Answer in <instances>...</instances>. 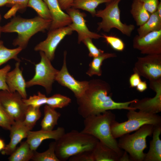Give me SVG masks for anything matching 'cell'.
<instances>
[{"mask_svg":"<svg viewBox=\"0 0 161 161\" xmlns=\"http://www.w3.org/2000/svg\"><path fill=\"white\" fill-rule=\"evenodd\" d=\"M11 68V66L9 64H7L3 68L0 69V90H7L9 91L6 82V78L7 74L10 71Z\"/></svg>","mask_w":161,"mask_h":161,"instance_id":"cell-39","label":"cell"},{"mask_svg":"<svg viewBox=\"0 0 161 161\" xmlns=\"http://www.w3.org/2000/svg\"><path fill=\"white\" fill-rule=\"evenodd\" d=\"M40 62L35 65V74L31 79L26 82L27 88L35 85L43 87L47 94L51 93L52 84L58 71L52 65L51 61L44 52L39 51Z\"/></svg>","mask_w":161,"mask_h":161,"instance_id":"cell-8","label":"cell"},{"mask_svg":"<svg viewBox=\"0 0 161 161\" xmlns=\"http://www.w3.org/2000/svg\"><path fill=\"white\" fill-rule=\"evenodd\" d=\"M140 75L136 72L131 75L129 77V82L131 88L136 87L141 80Z\"/></svg>","mask_w":161,"mask_h":161,"instance_id":"cell-41","label":"cell"},{"mask_svg":"<svg viewBox=\"0 0 161 161\" xmlns=\"http://www.w3.org/2000/svg\"><path fill=\"white\" fill-rule=\"evenodd\" d=\"M1 16L0 13V22L1 21ZM2 32L1 31V26L0 25V38L1 36V33Z\"/></svg>","mask_w":161,"mask_h":161,"instance_id":"cell-48","label":"cell"},{"mask_svg":"<svg viewBox=\"0 0 161 161\" xmlns=\"http://www.w3.org/2000/svg\"><path fill=\"white\" fill-rule=\"evenodd\" d=\"M5 145L4 140L0 138V151H1L4 148Z\"/></svg>","mask_w":161,"mask_h":161,"instance_id":"cell-45","label":"cell"},{"mask_svg":"<svg viewBox=\"0 0 161 161\" xmlns=\"http://www.w3.org/2000/svg\"><path fill=\"white\" fill-rule=\"evenodd\" d=\"M27 7L33 8L40 17L46 19L52 20L49 10L43 0H29Z\"/></svg>","mask_w":161,"mask_h":161,"instance_id":"cell-30","label":"cell"},{"mask_svg":"<svg viewBox=\"0 0 161 161\" xmlns=\"http://www.w3.org/2000/svg\"><path fill=\"white\" fill-rule=\"evenodd\" d=\"M130 12L137 25L139 27L148 20L151 14L139 0H133Z\"/></svg>","mask_w":161,"mask_h":161,"instance_id":"cell-23","label":"cell"},{"mask_svg":"<svg viewBox=\"0 0 161 161\" xmlns=\"http://www.w3.org/2000/svg\"><path fill=\"white\" fill-rule=\"evenodd\" d=\"M136 89L140 92H143L147 88V85L146 81L141 80L136 86Z\"/></svg>","mask_w":161,"mask_h":161,"instance_id":"cell-43","label":"cell"},{"mask_svg":"<svg viewBox=\"0 0 161 161\" xmlns=\"http://www.w3.org/2000/svg\"><path fill=\"white\" fill-rule=\"evenodd\" d=\"M17 92H11L0 90V103L5 111L15 121H23L28 106Z\"/></svg>","mask_w":161,"mask_h":161,"instance_id":"cell-10","label":"cell"},{"mask_svg":"<svg viewBox=\"0 0 161 161\" xmlns=\"http://www.w3.org/2000/svg\"><path fill=\"white\" fill-rule=\"evenodd\" d=\"M159 17L161 18V2L160 1L157 7L156 11Z\"/></svg>","mask_w":161,"mask_h":161,"instance_id":"cell-46","label":"cell"},{"mask_svg":"<svg viewBox=\"0 0 161 161\" xmlns=\"http://www.w3.org/2000/svg\"><path fill=\"white\" fill-rule=\"evenodd\" d=\"M31 130L24 124L23 121H15L10 130V140L1 151L2 154L10 155L15 150L18 144L27 138L29 131Z\"/></svg>","mask_w":161,"mask_h":161,"instance_id":"cell-17","label":"cell"},{"mask_svg":"<svg viewBox=\"0 0 161 161\" xmlns=\"http://www.w3.org/2000/svg\"><path fill=\"white\" fill-rule=\"evenodd\" d=\"M47 97L40 92L37 95L30 96L28 98L23 99V100L27 106H31L35 108H40L41 106L46 104Z\"/></svg>","mask_w":161,"mask_h":161,"instance_id":"cell-34","label":"cell"},{"mask_svg":"<svg viewBox=\"0 0 161 161\" xmlns=\"http://www.w3.org/2000/svg\"><path fill=\"white\" fill-rule=\"evenodd\" d=\"M61 114L55 109L45 104L44 108V116L41 123V130L50 131L57 125Z\"/></svg>","mask_w":161,"mask_h":161,"instance_id":"cell-22","label":"cell"},{"mask_svg":"<svg viewBox=\"0 0 161 161\" xmlns=\"http://www.w3.org/2000/svg\"><path fill=\"white\" fill-rule=\"evenodd\" d=\"M102 37L105 38L107 44L113 49L119 52L123 51L125 48V44L122 39L113 35L103 34Z\"/></svg>","mask_w":161,"mask_h":161,"instance_id":"cell-35","label":"cell"},{"mask_svg":"<svg viewBox=\"0 0 161 161\" xmlns=\"http://www.w3.org/2000/svg\"><path fill=\"white\" fill-rule=\"evenodd\" d=\"M117 56L114 53H103L97 57L93 58L89 64V67L86 74L89 76L94 75L101 76L102 74L101 66L105 60Z\"/></svg>","mask_w":161,"mask_h":161,"instance_id":"cell-26","label":"cell"},{"mask_svg":"<svg viewBox=\"0 0 161 161\" xmlns=\"http://www.w3.org/2000/svg\"><path fill=\"white\" fill-rule=\"evenodd\" d=\"M22 50L19 47L13 49L8 48L4 46L3 41L0 40V66L11 59L20 61L18 55Z\"/></svg>","mask_w":161,"mask_h":161,"instance_id":"cell-28","label":"cell"},{"mask_svg":"<svg viewBox=\"0 0 161 161\" xmlns=\"http://www.w3.org/2000/svg\"><path fill=\"white\" fill-rule=\"evenodd\" d=\"M66 10L72 21V23L69 26L73 31H76L78 33V43L80 44L84 39L88 38L98 39L102 37V35L91 32L88 29L84 18L86 15L84 13L72 7Z\"/></svg>","mask_w":161,"mask_h":161,"instance_id":"cell-15","label":"cell"},{"mask_svg":"<svg viewBox=\"0 0 161 161\" xmlns=\"http://www.w3.org/2000/svg\"><path fill=\"white\" fill-rule=\"evenodd\" d=\"M71 101L69 97L59 94L47 97L46 104L53 109L62 108L68 106Z\"/></svg>","mask_w":161,"mask_h":161,"instance_id":"cell-32","label":"cell"},{"mask_svg":"<svg viewBox=\"0 0 161 161\" xmlns=\"http://www.w3.org/2000/svg\"><path fill=\"white\" fill-rule=\"evenodd\" d=\"M73 31L69 26L49 30L47 38L37 44L34 48L36 51H42L51 61L55 58L56 49L61 41Z\"/></svg>","mask_w":161,"mask_h":161,"instance_id":"cell-11","label":"cell"},{"mask_svg":"<svg viewBox=\"0 0 161 161\" xmlns=\"http://www.w3.org/2000/svg\"><path fill=\"white\" fill-rule=\"evenodd\" d=\"M66 52L65 51L63 65L57 74L55 81L71 90L76 98H78L84 94L88 88L89 81L77 80L70 74L66 66Z\"/></svg>","mask_w":161,"mask_h":161,"instance_id":"cell-13","label":"cell"},{"mask_svg":"<svg viewBox=\"0 0 161 161\" xmlns=\"http://www.w3.org/2000/svg\"><path fill=\"white\" fill-rule=\"evenodd\" d=\"M14 120L5 111L0 103V127L10 131Z\"/></svg>","mask_w":161,"mask_h":161,"instance_id":"cell-36","label":"cell"},{"mask_svg":"<svg viewBox=\"0 0 161 161\" xmlns=\"http://www.w3.org/2000/svg\"><path fill=\"white\" fill-rule=\"evenodd\" d=\"M112 95L110 86L105 81L99 79L89 81L88 88L84 94L77 98L78 113L84 118L110 110H136L129 106L136 99L117 102L112 99Z\"/></svg>","mask_w":161,"mask_h":161,"instance_id":"cell-1","label":"cell"},{"mask_svg":"<svg viewBox=\"0 0 161 161\" xmlns=\"http://www.w3.org/2000/svg\"><path fill=\"white\" fill-rule=\"evenodd\" d=\"M161 125L154 126L152 133L153 139L150 141L149 149L145 154L144 161H161Z\"/></svg>","mask_w":161,"mask_h":161,"instance_id":"cell-21","label":"cell"},{"mask_svg":"<svg viewBox=\"0 0 161 161\" xmlns=\"http://www.w3.org/2000/svg\"><path fill=\"white\" fill-rule=\"evenodd\" d=\"M51 20L44 19L38 16L27 19L15 17L9 22L1 27L2 32H16L18 35L13 44L24 49L27 47L31 38L40 32L49 30Z\"/></svg>","mask_w":161,"mask_h":161,"instance_id":"cell-2","label":"cell"},{"mask_svg":"<svg viewBox=\"0 0 161 161\" xmlns=\"http://www.w3.org/2000/svg\"><path fill=\"white\" fill-rule=\"evenodd\" d=\"M8 3V0H0V7L7 5Z\"/></svg>","mask_w":161,"mask_h":161,"instance_id":"cell-47","label":"cell"},{"mask_svg":"<svg viewBox=\"0 0 161 161\" xmlns=\"http://www.w3.org/2000/svg\"><path fill=\"white\" fill-rule=\"evenodd\" d=\"M133 70L149 81L161 80V54L138 57Z\"/></svg>","mask_w":161,"mask_h":161,"instance_id":"cell-9","label":"cell"},{"mask_svg":"<svg viewBox=\"0 0 161 161\" xmlns=\"http://www.w3.org/2000/svg\"><path fill=\"white\" fill-rule=\"evenodd\" d=\"M133 47L143 54H161V30L141 37L135 35L133 40Z\"/></svg>","mask_w":161,"mask_h":161,"instance_id":"cell-14","label":"cell"},{"mask_svg":"<svg viewBox=\"0 0 161 161\" xmlns=\"http://www.w3.org/2000/svg\"><path fill=\"white\" fill-rule=\"evenodd\" d=\"M55 143L53 142L49 145L48 148L42 152L34 151L31 160L34 161H60L55 152Z\"/></svg>","mask_w":161,"mask_h":161,"instance_id":"cell-29","label":"cell"},{"mask_svg":"<svg viewBox=\"0 0 161 161\" xmlns=\"http://www.w3.org/2000/svg\"><path fill=\"white\" fill-rule=\"evenodd\" d=\"M20 61H17L14 69L7 73L6 82L9 91L18 92L23 99L27 98L26 84L22 75V70L20 68Z\"/></svg>","mask_w":161,"mask_h":161,"instance_id":"cell-16","label":"cell"},{"mask_svg":"<svg viewBox=\"0 0 161 161\" xmlns=\"http://www.w3.org/2000/svg\"><path fill=\"white\" fill-rule=\"evenodd\" d=\"M41 115L40 108L28 106L23 122L25 125L31 130L41 117Z\"/></svg>","mask_w":161,"mask_h":161,"instance_id":"cell-31","label":"cell"},{"mask_svg":"<svg viewBox=\"0 0 161 161\" xmlns=\"http://www.w3.org/2000/svg\"><path fill=\"white\" fill-rule=\"evenodd\" d=\"M65 132L64 128L58 127L55 130L50 131L41 130L38 131H29L26 141L31 148L36 151L42 142L48 139H53L56 140L59 139Z\"/></svg>","mask_w":161,"mask_h":161,"instance_id":"cell-18","label":"cell"},{"mask_svg":"<svg viewBox=\"0 0 161 161\" xmlns=\"http://www.w3.org/2000/svg\"><path fill=\"white\" fill-rule=\"evenodd\" d=\"M149 82L150 88L156 93L155 96L141 100L136 99L129 106L143 112L157 114L161 112V80Z\"/></svg>","mask_w":161,"mask_h":161,"instance_id":"cell-12","label":"cell"},{"mask_svg":"<svg viewBox=\"0 0 161 161\" xmlns=\"http://www.w3.org/2000/svg\"><path fill=\"white\" fill-rule=\"evenodd\" d=\"M47 4L52 18L49 30L69 26L72 21L69 16L63 12L57 0H43Z\"/></svg>","mask_w":161,"mask_h":161,"instance_id":"cell-19","label":"cell"},{"mask_svg":"<svg viewBox=\"0 0 161 161\" xmlns=\"http://www.w3.org/2000/svg\"><path fill=\"white\" fill-rule=\"evenodd\" d=\"M69 161H94L92 151H86L80 152L71 157Z\"/></svg>","mask_w":161,"mask_h":161,"instance_id":"cell-38","label":"cell"},{"mask_svg":"<svg viewBox=\"0 0 161 161\" xmlns=\"http://www.w3.org/2000/svg\"><path fill=\"white\" fill-rule=\"evenodd\" d=\"M161 30V18L156 11L151 14L148 20L137 30L138 35L142 37L154 31Z\"/></svg>","mask_w":161,"mask_h":161,"instance_id":"cell-24","label":"cell"},{"mask_svg":"<svg viewBox=\"0 0 161 161\" xmlns=\"http://www.w3.org/2000/svg\"><path fill=\"white\" fill-rule=\"evenodd\" d=\"M111 0H74L71 7L88 12L93 17L95 16L96 9L100 4L107 3Z\"/></svg>","mask_w":161,"mask_h":161,"instance_id":"cell-27","label":"cell"},{"mask_svg":"<svg viewBox=\"0 0 161 161\" xmlns=\"http://www.w3.org/2000/svg\"><path fill=\"white\" fill-rule=\"evenodd\" d=\"M154 126L145 124L134 134H126L119 137V147L129 154L131 161H144L145 153L143 151L147 148L146 138L152 135Z\"/></svg>","mask_w":161,"mask_h":161,"instance_id":"cell-5","label":"cell"},{"mask_svg":"<svg viewBox=\"0 0 161 161\" xmlns=\"http://www.w3.org/2000/svg\"><path fill=\"white\" fill-rule=\"evenodd\" d=\"M135 110H129L127 121L119 123L116 120L112 125L111 131L115 138L138 129L145 124L154 126L161 125V117L157 114H152Z\"/></svg>","mask_w":161,"mask_h":161,"instance_id":"cell-7","label":"cell"},{"mask_svg":"<svg viewBox=\"0 0 161 161\" xmlns=\"http://www.w3.org/2000/svg\"><path fill=\"white\" fill-rule=\"evenodd\" d=\"M92 152L94 161H119L123 154L99 141Z\"/></svg>","mask_w":161,"mask_h":161,"instance_id":"cell-20","label":"cell"},{"mask_svg":"<svg viewBox=\"0 0 161 161\" xmlns=\"http://www.w3.org/2000/svg\"><path fill=\"white\" fill-rule=\"evenodd\" d=\"M121 0H111L106 3L104 9L96 11L95 16L101 18L102 20L97 23V30H102L109 32L115 28L123 34L130 37L135 26L132 24L123 23L121 21L120 10L119 4Z\"/></svg>","mask_w":161,"mask_h":161,"instance_id":"cell-6","label":"cell"},{"mask_svg":"<svg viewBox=\"0 0 161 161\" xmlns=\"http://www.w3.org/2000/svg\"><path fill=\"white\" fill-rule=\"evenodd\" d=\"M115 121V115L108 110L84 118L82 132L92 136L99 141L120 154L123 152L118 146V142L113 136L111 126Z\"/></svg>","mask_w":161,"mask_h":161,"instance_id":"cell-3","label":"cell"},{"mask_svg":"<svg viewBox=\"0 0 161 161\" xmlns=\"http://www.w3.org/2000/svg\"><path fill=\"white\" fill-rule=\"evenodd\" d=\"M131 161L130 156L128 153L125 151L123 152V154L121 157L119 161Z\"/></svg>","mask_w":161,"mask_h":161,"instance_id":"cell-44","label":"cell"},{"mask_svg":"<svg viewBox=\"0 0 161 161\" xmlns=\"http://www.w3.org/2000/svg\"><path fill=\"white\" fill-rule=\"evenodd\" d=\"M29 0H8L7 5L11 6V8L4 14V17L6 19L15 16L16 12L27 7Z\"/></svg>","mask_w":161,"mask_h":161,"instance_id":"cell-33","label":"cell"},{"mask_svg":"<svg viewBox=\"0 0 161 161\" xmlns=\"http://www.w3.org/2000/svg\"><path fill=\"white\" fill-rule=\"evenodd\" d=\"M99 140L89 134L72 130L55 140V152L60 161H66L80 152L92 151Z\"/></svg>","mask_w":161,"mask_h":161,"instance_id":"cell-4","label":"cell"},{"mask_svg":"<svg viewBox=\"0 0 161 161\" xmlns=\"http://www.w3.org/2000/svg\"><path fill=\"white\" fill-rule=\"evenodd\" d=\"M26 140L21 143L20 145L10 154L9 161H28L32 159L34 152Z\"/></svg>","mask_w":161,"mask_h":161,"instance_id":"cell-25","label":"cell"},{"mask_svg":"<svg viewBox=\"0 0 161 161\" xmlns=\"http://www.w3.org/2000/svg\"><path fill=\"white\" fill-rule=\"evenodd\" d=\"M92 39L89 38H86L84 39L82 42L88 49L89 56L93 58L97 57L104 53V51L98 48L93 43Z\"/></svg>","mask_w":161,"mask_h":161,"instance_id":"cell-37","label":"cell"},{"mask_svg":"<svg viewBox=\"0 0 161 161\" xmlns=\"http://www.w3.org/2000/svg\"><path fill=\"white\" fill-rule=\"evenodd\" d=\"M74 0H57L59 5L62 10H66L71 7Z\"/></svg>","mask_w":161,"mask_h":161,"instance_id":"cell-42","label":"cell"},{"mask_svg":"<svg viewBox=\"0 0 161 161\" xmlns=\"http://www.w3.org/2000/svg\"><path fill=\"white\" fill-rule=\"evenodd\" d=\"M142 2L145 8L150 13L156 11L159 0H139Z\"/></svg>","mask_w":161,"mask_h":161,"instance_id":"cell-40","label":"cell"}]
</instances>
